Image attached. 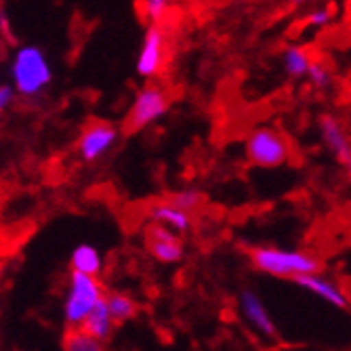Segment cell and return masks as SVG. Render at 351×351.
<instances>
[{"mask_svg": "<svg viewBox=\"0 0 351 351\" xmlns=\"http://www.w3.org/2000/svg\"><path fill=\"white\" fill-rule=\"evenodd\" d=\"M63 351H106V343L88 335L82 326H76L63 335Z\"/></svg>", "mask_w": 351, "mask_h": 351, "instance_id": "17", "label": "cell"}, {"mask_svg": "<svg viewBox=\"0 0 351 351\" xmlns=\"http://www.w3.org/2000/svg\"><path fill=\"white\" fill-rule=\"evenodd\" d=\"M169 9L171 0H141V15L149 23H162Z\"/></svg>", "mask_w": 351, "mask_h": 351, "instance_id": "20", "label": "cell"}, {"mask_svg": "<svg viewBox=\"0 0 351 351\" xmlns=\"http://www.w3.org/2000/svg\"><path fill=\"white\" fill-rule=\"evenodd\" d=\"M332 17H335V13L330 7H317L305 15V25H309L313 29H322L332 21Z\"/></svg>", "mask_w": 351, "mask_h": 351, "instance_id": "21", "label": "cell"}, {"mask_svg": "<svg viewBox=\"0 0 351 351\" xmlns=\"http://www.w3.org/2000/svg\"><path fill=\"white\" fill-rule=\"evenodd\" d=\"M114 326H116V322L112 320V315H110V311H108L106 297L90 309V313L86 315V320L82 322V328H84L88 335H93L95 339H99V341H104V343L110 341V337H112V332H114Z\"/></svg>", "mask_w": 351, "mask_h": 351, "instance_id": "13", "label": "cell"}, {"mask_svg": "<svg viewBox=\"0 0 351 351\" xmlns=\"http://www.w3.org/2000/svg\"><path fill=\"white\" fill-rule=\"evenodd\" d=\"M301 289L313 293L315 297H320L324 303L337 307V309H347L349 307V299H347V293L341 289V284H337L335 280L322 276L320 271L317 274H307V276H299L295 280Z\"/></svg>", "mask_w": 351, "mask_h": 351, "instance_id": "11", "label": "cell"}, {"mask_svg": "<svg viewBox=\"0 0 351 351\" xmlns=\"http://www.w3.org/2000/svg\"><path fill=\"white\" fill-rule=\"evenodd\" d=\"M165 61H167V32L162 29L160 23H149L139 47L135 70L141 78L152 80L156 76H160Z\"/></svg>", "mask_w": 351, "mask_h": 351, "instance_id": "7", "label": "cell"}, {"mask_svg": "<svg viewBox=\"0 0 351 351\" xmlns=\"http://www.w3.org/2000/svg\"><path fill=\"white\" fill-rule=\"evenodd\" d=\"M70 265H72V271L99 278V274L104 269V259H101V252L93 244H78L72 250Z\"/></svg>", "mask_w": 351, "mask_h": 351, "instance_id": "14", "label": "cell"}, {"mask_svg": "<svg viewBox=\"0 0 351 351\" xmlns=\"http://www.w3.org/2000/svg\"><path fill=\"white\" fill-rule=\"evenodd\" d=\"M11 86L19 97L34 99L53 82V66L45 51L36 45H23L11 59Z\"/></svg>", "mask_w": 351, "mask_h": 351, "instance_id": "1", "label": "cell"}, {"mask_svg": "<svg viewBox=\"0 0 351 351\" xmlns=\"http://www.w3.org/2000/svg\"><path fill=\"white\" fill-rule=\"evenodd\" d=\"M169 202L194 215L196 210H200L204 206V196H202V191H198L194 187H185V189H179L175 194H171Z\"/></svg>", "mask_w": 351, "mask_h": 351, "instance_id": "19", "label": "cell"}, {"mask_svg": "<svg viewBox=\"0 0 351 351\" xmlns=\"http://www.w3.org/2000/svg\"><path fill=\"white\" fill-rule=\"evenodd\" d=\"M250 263L261 274L297 280L299 276L322 271V261L311 252L280 246H257L248 252Z\"/></svg>", "mask_w": 351, "mask_h": 351, "instance_id": "2", "label": "cell"}, {"mask_svg": "<svg viewBox=\"0 0 351 351\" xmlns=\"http://www.w3.org/2000/svg\"><path fill=\"white\" fill-rule=\"evenodd\" d=\"M311 59H313V55L307 49L289 47V49H284V53H282V68H284L286 76L299 80V78H305Z\"/></svg>", "mask_w": 351, "mask_h": 351, "instance_id": "15", "label": "cell"}, {"mask_svg": "<svg viewBox=\"0 0 351 351\" xmlns=\"http://www.w3.org/2000/svg\"><path fill=\"white\" fill-rule=\"evenodd\" d=\"M118 139H120V129L116 124L106 120H93L82 129L76 141V152L82 162L93 165L101 160L104 156H108L118 143Z\"/></svg>", "mask_w": 351, "mask_h": 351, "instance_id": "6", "label": "cell"}, {"mask_svg": "<svg viewBox=\"0 0 351 351\" xmlns=\"http://www.w3.org/2000/svg\"><path fill=\"white\" fill-rule=\"evenodd\" d=\"M317 133H320L326 149L332 154L335 160L349 169L351 165V143H349V133L345 122L335 116V114H322L317 118Z\"/></svg>", "mask_w": 351, "mask_h": 351, "instance_id": "8", "label": "cell"}, {"mask_svg": "<svg viewBox=\"0 0 351 351\" xmlns=\"http://www.w3.org/2000/svg\"><path fill=\"white\" fill-rule=\"evenodd\" d=\"M169 108H171L169 93L158 84H145L143 88H139L129 108V114H126L124 120V131L139 133L149 129L152 124H156L169 112Z\"/></svg>", "mask_w": 351, "mask_h": 351, "instance_id": "5", "label": "cell"}, {"mask_svg": "<svg viewBox=\"0 0 351 351\" xmlns=\"http://www.w3.org/2000/svg\"><path fill=\"white\" fill-rule=\"evenodd\" d=\"M240 309H242L244 320L250 324V328L254 332H259V335H263L267 339H274L278 335V328H276L271 313L267 311L263 299L254 291L246 289V291L240 293Z\"/></svg>", "mask_w": 351, "mask_h": 351, "instance_id": "10", "label": "cell"}, {"mask_svg": "<svg viewBox=\"0 0 351 351\" xmlns=\"http://www.w3.org/2000/svg\"><path fill=\"white\" fill-rule=\"evenodd\" d=\"M15 97H17V93H15V88L11 84H3V82H0V114L7 112L13 106Z\"/></svg>", "mask_w": 351, "mask_h": 351, "instance_id": "22", "label": "cell"}, {"mask_svg": "<svg viewBox=\"0 0 351 351\" xmlns=\"http://www.w3.org/2000/svg\"><path fill=\"white\" fill-rule=\"evenodd\" d=\"M145 244H147V252L158 263L173 265V263H179L185 254L181 238L175 232L158 226V223H152V226L147 228Z\"/></svg>", "mask_w": 351, "mask_h": 351, "instance_id": "9", "label": "cell"}, {"mask_svg": "<svg viewBox=\"0 0 351 351\" xmlns=\"http://www.w3.org/2000/svg\"><path fill=\"white\" fill-rule=\"evenodd\" d=\"M309 3H313V0H291L293 7H307Z\"/></svg>", "mask_w": 351, "mask_h": 351, "instance_id": "23", "label": "cell"}, {"mask_svg": "<svg viewBox=\"0 0 351 351\" xmlns=\"http://www.w3.org/2000/svg\"><path fill=\"white\" fill-rule=\"evenodd\" d=\"M244 152L252 167L280 169L291 162L293 143L276 126H257L248 133Z\"/></svg>", "mask_w": 351, "mask_h": 351, "instance_id": "3", "label": "cell"}, {"mask_svg": "<svg viewBox=\"0 0 351 351\" xmlns=\"http://www.w3.org/2000/svg\"><path fill=\"white\" fill-rule=\"evenodd\" d=\"M305 78L309 80V84H311L315 90H328V88H332V84H335V74H332L330 66H328L326 61L315 59V57H313L311 63H309V70H307Z\"/></svg>", "mask_w": 351, "mask_h": 351, "instance_id": "18", "label": "cell"}, {"mask_svg": "<svg viewBox=\"0 0 351 351\" xmlns=\"http://www.w3.org/2000/svg\"><path fill=\"white\" fill-rule=\"evenodd\" d=\"M106 305H108V311H110L112 320L116 324L133 320V317L137 315V311H139V305H137V301L131 295L118 293V291L116 293H110L106 297Z\"/></svg>", "mask_w": 351, "mask_h": 351, "instance_id": "16", "label": "cell"}, {"mask_svg": "<svg viewBox=\"0 0 351 351\" xmlns=\"http://www.w3.org/2000/svg\"><path fill=\"white\" fill-rule=\"evenodd\" d=\"M106 297L104 284L97 276H86L72 271L68 280L66 301H63V317H66L68 328L82 326L90 309Z\"/></svg>", "mask_w": 351, "mask_h": 351, "instance_id": "4", "label": "cell"}, {"mask_svg": "<svg viewBox=\"0 0 351 351\" xmlns=\"http://www.w3.org/2000/svg\"><path fill=\"white\" fill-rule=\"evenodd\" d=\"M149 219H152V223H158V226H162L175 234H185L191 230V226H194V215L171 204L169 200L156 202L149 208Z\"/></svg>", "mask_w": 351, "mask_h": 351, "instance_id": "12", "label": "cell"}]
</instances>
